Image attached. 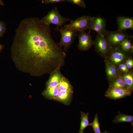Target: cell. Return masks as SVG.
I'll use <instances>...</instances> for the list:
<instances>
[{
    "mask_svg": "<svg viewBox=\"0 0 133 133\" xmlns=\"http://www.w3.org/2000/svg\"><path fill=\"white\" fill-rule=\"evenodd\" d=\"M11 55L19 70L36 77L61 68L66 56L59 43L53 39L50 26L36 17L21 21L15 30Z\"/></svg>",
    "mask_w": 133,
    "mask_h": 133,
    "instance_id": "1",
    "label": "cell"
},
{
    "mask_svg": "<svg viewBox=\"0 0 133 133\" xmlns=\"http://www.w3.org/2000/svg\"><path fill=\"white\" fill-rule=\"evenodd\" d=\"M104 35L112 49L120 47L121 43L125 39L133 38V35L129 34L125 31L117 30L115 31H106Z\"/></svg>",
    "mask_w": 133,
    "mask_h": 133,
    "instance_id": "2",
    "label": "cell"
},
{
    "mask_svg": "<svg viewBox=\"0 0 133 133\" xmlns=\"http://www.w3.org/2000/svg\"><path fill=\"white\" fill-rule=\"evenodd\" d=\"M41 20L47 25L50 26L51 24H53L58 27H62L66 22L71 21L69 18L63 17L60 13L56 7L49 11Z\"/></svg>",
    "mask_w": 133,
    "mask_h": 133,
    "instance_id": "3",
    "label": "cell"
},
{
    "mask_svg": "<svg viewBox=\"0 0 133 133\" xmlns=\"http://www.w3.org/2000/svg\"><path fill=\"white\" fill-rule=\"evenodd\" d=\"M55 30L59 31L61 33V38L59 43L62 47H63V50L65 52L74 41L77 36L78 32L74 30L62 27L60 28L57 27Z\"/></svg>",
    "mask_w": 133,
    "mask_h": 133,
    "instance_id": "4",
    "label": "cell"
},
{
    "mask_svg": "<svg viewBox=\"0 0 133 133\" xmlns=\"http://www.w3.org/2000/svg\"><path fill=\"white\" fill-rule=\"evenodd\" d=\"M93 17L83 15L73 20L68 24L64 25L63 28L74 30L78 32H83L88 29L89 22Z\"/></svg>",
    "mask_w": 133,
    "mask_h": 133,
    "instance_id": "5",
    "label": "cell"
},
{
    "mask_svg": "<svg viewBox=\"0 0 133 133\" xmlns=\"http://www.w3.org/2000/svg\"><path fill=\"white\" fill-rule=\"evenodd\" d=\"M93 44L96 51L103 56L108 55L112 49L104 35L100 33L96 35Z\"/></svg>",
    "mask_w": 133,
    "mask_h": 133,
    "instance_id": "6",
    "label": "cell"
},
{
    "mask_svg": "<svg viewBox=\"0 0 133 133\" xmlns=\"http://www.w3.org/2000/svg\"><path fill=\"white\" fill-rule=\"evenodd\" d=\"M106 26V20L104 18L100 16L93 17L89 22L88 29L89 32L94 30L104 35L107 31Z\"/></svg>",
    "mask_w": 133,
    "mask_h": 133,
    "instance_id": "7",
    "label": "cell"
},
{
    "mask_svg": "<svg viewBox=\"0 0 133 133\" xmlns=\"http://www.w3.org/2000/svg\"><path fill=\"white\" fill-rule=\"evenodd\" d=\"M90 32L88 33L84 32H78L77 36L79 39L78 48L82 51L88 50L94 44V41L92 39Z\"/></svg>",
    "mask_w": 133,
    "mask_h": 133,
    "instance_id": "8",
    "label": "cell"
},
{
    "mask_svg": "<svg viewBox=\"0 0 133 133\" xmlns=\"http://www.w3.org/2000/svg\"><path fill=\"white\" fill-rule=\"evenodd\" d=\"M127 56V52L124 51L121 47L115 49H112L108 55V58L110 62L114 65L120 64Z\"/></svg>",
    "mask_w": 133,
    "mask_h": 133,
    "instance_id": "9",
    "label": "cell"
},
{
    "mask_svg": "<svg viewBox=\"0 0 133 133\" xmlns=\"http://www.w3.org/2000/svg\"><path fill=\"white\" fill-rule=\"evenodd\" d=\"M133 90L128 88H115L108 90L106 92L105 96L109 98L114 100L124 98L131 95Z\"/></svg>",
    "mask_w": 133,
    "mask_h": 133,
    "instance_id": "10",
    "label": "cell"
},
{
    "mask_svg": "<svg viewBox=\"0 0 133 133\" xmlns=\"http://www.w3.org/2000/svg\"><path fill=\"white\" fill-rule=\"evenodd\" d=\"M116 21L118 31H123L128 29L133 30V18H132L118 16Z\"/></svg>",
    "mask_w": 133,
    "mask_h": 133,
    "instance_id": "11",
    "label": "cell"
},
{
    "mask_svg": "<svg viewBox=\"0 0 133 133\" xmlns=\"http://www.w3.org/2000/svg\"><path fill=\"white\" fill-rule=\"evenodd\" d=\"M58 68L50 74L49 79L46 83V88L57 86L59 84L63 76Z\"/></svg>",
    "mask_w": 133,
    "mask_h": 133,
    "instance_id": "12",
    "label": "cell"
},
{
    "mask_svg": "<svg viewBox=\"0 0 133 133\" xmlns=\"http://www.w3.org/2000/svg\"><path fill=\"white\" fill-rule=\"evenodd\" d=\"M105 65L107 77L110 80H114L118 72L117 68L110 62L107 60L105 62Z\"/></svg>",
    "mask_w": 133,
    "mask_h": 133,
    "instance_id": "13",
    "label": "cell"
},
{
    "mask_svg": "<svg viewBox=\"0 0 133 133\" xmlns=\"http://www.w3.org/2000/svg\"><path fill=\"white\" fill-rule=\"evenodd\" d=\"M59 91L58 86L46 88L42 93V95L46 98L55 100Z\"/></svg>",
    "mask_w": 133,
    "mask_h": 133,
    "instance_id": "14",
    "label": "cell"
},
{
    "mask_svg": "<svg viewBox=\"0 0 133 133\" xmlns=\"http://www.w3.org/2000/svg\"><path fill=\"white\" fill-rule=\"evenodd\" d=\"M73 93L66 91H59L55 100L65 104H67L70 101Z\"/></svg>",
    "mask_w": 133,
    "mask_h": 133,
    "instance_id": "15",
    "label": "cell"
},
{
    "mask_svg": "<svg viewBox=\"0 0 133 133\" xmlns=\"http://www.w3.org/2000/svg\"><path fill=\"white\" fill-rule=\"evenodd\" d=\"M133 116L127 115L118 112V115L116 116L113 121L116 123L123 122H129L133 124Z\"/></svg>",
    "mask_w": 133,
    "mask_h": 133,
    "instance_id": "16",
    "label": "cell"
},
{
    "mask_svg": "<svg viewBox=\"0 0 133 133\" xmlns=\"http://www.w3.org/2000/svg\"><path fill=\"white\" fill-rule=\"evenodd\" d=\"M89 113H85L82 111L81 112V121L79 133H83L85 128L89 126L88 121Z\"/></svg>",
    "mask_w": 133,
    "mask_h": 133,
    "instance_id": "17",
    "label": "cell"
},
{
    "mask_svg": "<svg viewBox=\"0 0 133 133\" xmlns=\"http://www.w3.org/2000/svg\"><path fill=\"white\" fill-rule=\"evenodd\" d=\"M128 88L122 77H119L113 81L110 84L108 90L115 88Z\"/></svg>",
    "mask_w": 133,
    "mask_h": 133,
    "instance_id": "18",
    "label": "cell"
},
{
    "mask_svg": "<svg viewBox=\"0 0 133 133\" xmlns=\"http://www.w3.org/2000/svg\"><path fill=\"white\" fill-rule=\"evenodd\" d=\"M123 78L127 87L133 90V77L130 74H126L124 75Z\"/></svg>",
    "mask_w": 133,
    "mask_h": 133,
    "instance_id": "19",
    "label": "cell"
},
{
    "mask_svg": "<svg viewBox=\"0 0 133 133\" xmlns=\"http://www.w3.org/2000/svg\"><path fill=\"white\" fill-rule=\"evenodd\" d=\"M100 125L98 115L97 114L95 115L93 121L89 123V126H91L93 128L95 133H101L100 128Z\"/></svg>",
    "mask_w": 133,
    "mask_h": 133,
    "instance_id": "20",
    "label": "cell"
},
{
    "mask_svg": "<svg viewBox=\"0 0 133 133\" xmlns=\"http://www.w3.org/2000/svg\"><path fill=\"white\" fill-rule=\"evenodd\" d=\"M120 46L124 51L126 52L130 51L132 46L130 40L129 38L125 39L122 42Z\"/></svg>",
    "mask_w": 133,
    "mask_h": 133,
    "instance_id": "21",
    "label": "cell"
},
{
    "mask_svg": "<svg viewBox=\"0 0 133 133\" xmlns=\"http://www.w3.org/2000/svg\"><path fill=\"white\" fill-rule=\"evenodd\" d=\"M66 1L82 8H84L86 7L85 1L83 0H66Z\"/></svg>",
    "mask_w": 133,
    "mask_h": 133,
    "instance_id": "22",
    "label": "cell"
},
{
    "mask_svg": "<svg viewBox=\"0 0 133 133\" xmlns=\"http://www.w3.org/2000/svg\"><path fill=\"white\" fill-rule=\"evenodd\" d=\"M66 1V0H42L41 2L42 3L48 4L50 3H57Z\"/></svg>",
    "mask_w": 133,
    "mask_h": 133,
    "instance_id": "23",
    "label": "cell"
},
{
    "mask_svg": "<svg viewBox=\"0 0 133 133\" xmlns=\"http://www.w3.org/2000/svg\"><path fill=\"white\" fill-rule=\"evenodd\" d=\"M6 27L4 24L0 21V37L2 36L6 31Z\"/></svg>",
    "mask_w": 133,
    "mask_h": 133,
    "instance_id": "24",
    "label": "cell"
},
{
    "mask_svg": "<svg viewBox=\"0 0 133 133\" xmlns=\"http://www.w3.org/2000/svg\"><path fill=\"white\" fill-rule=\"evenodd\" d=\"M119 68L121 70L125 73H127L129 71V69L125 64L121 63L119 64Z\"/></svg>",
    "mask_w": 133,
    "mask_h": 133,
    "instance_id": "25",
    "label": "cell"
},
{
    "mask_svg": "<svg viewBox=\"0 0 133 133\" xmlns=\"http://www.w3.org/2000/svg\"><path fill=\"white\" fill-rule=\"evenodd\" d=\"M125 64L128 68H132L133 66V61L131 59H129L126 61Z\"/></svg>",
    "mask_w": 133,
    "mask_h": 133,
    "instance_id": "26",
    "label": "cell"
},
{
    "mask_svg": "<svg viewBox=\"0 0 133 133\" xmlns=\"http://www.w3.org/2000/svg\"><path fill=\"white\" fill-rule=\"evenodd\" d=\"M4 5L3 2L2 0H0V6Z\"/></svg>",
    "mask_w": 133,
    "mask_h": 133,
    "instance_id": "27",
    "label": "cell"
},
{
    "mask_svg": "<svg viewBox=\"0 0 133 133\" xmlns=\"http://www.w3.org/2000/svg\"><path fill=\"white\" fill-rule=\"evenodd\" d=\"M2 47V45L0 44V51H1V50Z\"/></svg>",
    "mask_w": 133,
    "mask_h": 133,
    "instance_id": "28",
    "label": "cell"
},
{
    "mask_svg": "<svg viewBox=\"0 0 133 133\" xmlns=\"http://www.w3.org/2000/svg\"><path fill=\"white\" fill-rule=\"evenodd\" d=\"M101 133H109L107 131H106L105 132Z\"/></svg>",
    "mask_w": 133,
    "mask_h": 133,
    "instance_id": "29",
    "label": "cell"
}]
</instances>
